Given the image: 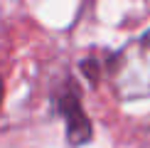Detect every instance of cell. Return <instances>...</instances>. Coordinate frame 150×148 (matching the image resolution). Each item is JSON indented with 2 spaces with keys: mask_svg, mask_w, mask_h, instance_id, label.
I'll list each match as a JSON object with an SVG mask.
<instances>
[{
  "mask_svg": "<svg viewBox=\"0 0 150 148\" xmlns=\"http://www.w3.org/2000/svg\"><path fill=\"white\" fill-rule=\"evenodd\" d=\"M59 114L67 121V138H69V143L71 146L89 143L93 136V126L86 119L84 109H81V101H79V94L74 89H67L59 96Z\"/></svg>",
  "mask_w": 150,
  "mask_h": 148,
  "instance_id": "cell-2",
  "label": "cell"
},
{
  "mask_svg": "<svg viewBox=\"0 0 150 148\" xmlns=\"http://www.w3.org/2000/svg\"><path fill=\"white\" fill-rule=\"evenodd\" d=\"M3 94H5V86H3V79H0V104H3Z\"/></svg>",
  "mask_w": 150,
  "mask_h": 148,
  "instance_id": "cell-3",
  "label": "cell"
},
{
  "mask_svg": "<svg viewBox=\"0 0 150 148\" xmlns=\"http://www.w3.org/2000/svg\"><path fill=\"white\" fill-rule=\"evenodd\" d=\"M108 77L123 101L150 99V30L111 57Z\"/></svg>",
  "mask_w": 150,
  "mask_h": 148,
  "instance_id": "cell-1",
  "label": "cell"
}]
</instances>
